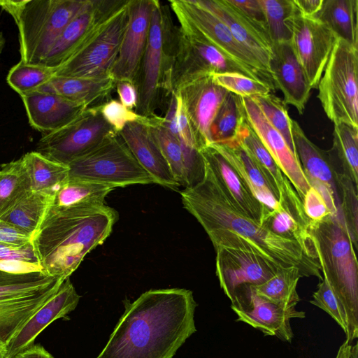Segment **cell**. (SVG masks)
<instances>
[{
	"label": "cell",
	"mask_w": 358,
	"mask_h": 358,
	"mask_svg": "<svg viewBox=\"0 0 358 358\" xmlns=\"http://www.w3.org/2000/svg\"><path fill=\"white\" fill-rule=\"evenodd\" d=\"M204 164L201 181L180 194L183 207L200 223L215 248L252 253L264 260L275 272L294 266L302 277L323 280L315 250L274 233L240 212L205 160Z\"/></svg>",
	"instance_id": "6da1fadb"
},
{
	"label": "cell",
	"mask_w": 358,
	"mask_h": 358,
	"mask_svg": "<svg viewBox=\"0 0 358 358\" xmlns=\"http://www.w3.org/2000/svg\"><path fill=\"white\" fill-rule=\"evenodd\" d=\"M124 311L96 358H173L196 331L197 306L192 291L150 289L135 301H124Z\"/></svg>",
	"instance_id": "7a4b0ae2"
},
{
	"label": "cell",
	"mask_w": 358,
	"mask_h": 358,
	"mask_svg": "<svg viewBox=\"0 0 358 358\" xmlns=\"http://www.w3.org/2000/svg\"><path fill=\"white\" fill-rule=\"evenodd\" d=\"M117 217L106 205L67 208L50 205L31 237L43 272L69 278L84 257L108 237Z\"/></svg>",
	"instance_id": "3957f363"
},
{
	"label": "cell",
	"mask_w": 358,
	"mask_h": 358,
	"mask_svg": "<svg viewBox=\"0 0 358 358\" xmlns=\"http://www.w3.org/2000/svg\"><path fill=\"white\" fill-rule=\"evenodd\" d=\"M310 235L324 280L343 306L347 317L345 343L358 337V269L355 247L343 223L329 215L310 220Z\"/></svg>",
	"instance_id": "277c9868"
},
{
	"label": "cell",
	"mask_w": 358,
	"mask_h": 358,
	"mask_svg": "<svg viewBox=\"0 0 358 358\" xmlns=\"http://www.w3.org/2000/svg\"><path fill=\"white\" fill-rule=\"evenodd\" d=\"M178 27L169 7L153 0L149 36L137 82L138 103L134 111L144 117L155 111L165 96H171V71Z\"/></svg>",
	"instance_id": "5b68a950"
},
{
	"label": "cell",
	"mask_w": 358,
	"mask_h": 358,
	"mask_svg": "<svg viewBox=\"0 0 358 358\" xmlns=\"http://www.w3.org/2000/svg\"><path fill=\"white\" fill-rule=\"evenodd\" d=\"M87 0H26L14 20L21 61L42 65L52 45Z\"/></svg>",
	"instance_id": "8992f818"
},
{
	"label": "cell",
	"mask_w": 358,
	"mask_h": 358,
	"mask_svg": "<svg viewBox=\"0 0 358 358\" xmlns=\"http://www.w3.org/2000/svg\"><path fill=\"white\" fill-rule=\"evenodd\" d=\"M317 88V98L334 124L358 127V48L336 38Z\"/></svg>",
	"instance_id": "52a82bcc"
},
{
	"label": "cell",
	"mask_w": 358,
	"mask_h": 358,
	"mask_svg": "<svg viewBox=\"0 0 358 358\" xmlns=\"http://www.w3.org/2000/svg\"><path fill=\"white\" fill-rule=\"evenodd\" d=\"M65 279L43 272L0 271V340L7 344Z\"/></svg>",
	"instance_id": "ba28073f"
},
{
	"label": "cell",
	"mask_w": 358,
	"mask_h": 358,
	"mask_svg": "<svg viewBox=\"0 0 358 358\" xmlns=\"http://www.w3.org/2000/svg\"><path fill=\"white\" fill-rule=\"evenodd\" d=\"M68 166L69 179L90 181L114 188L155 183L117 132Z\"/></svg>",
	"instance_id": "9c48e42d"
},
{
	"label": "cell",
	"mask_w": 358,
	"mask_h": 358,
	"mask_svg": "<svg viewBox=\"0 0 358 358\" xmlns=\"http://www.w3.org/2000/svg\"><path fill=\"white\" fill-rule=\"evenodd\" d=\"M128 2L103 22L78 51L55 69V76L101 79L111 76L128 22Z\"/></svg>",
	"instance_id": "30bf717a"
},
{
	"label": "cell",
	"mask_w": 358,
	"mask_h": 358,
	"mask_svg": "<svg viewBox=\"0 0 358 358\" xmlns=\"http://www.w3.org/2000/svg\"><path fill=\"white\" fill-rule=\"evenodd\" d=\"M225 73H238L267 83L261 76L233 59L202 36L186 33L178 26L171 78L172 92L199 78Z\"/></svg>",
	"instance_id": "8fae6325"
},
{
	"label": "cell",
	"mask_w": 358,
	"mask_h": 358,
	"mask_svg": "<svg viewBox=\"0 0 358 358\" xmlns=\"http://www.w3.org/2000/svg\"><path fill=\"white\" fill-rule=\"evenodd\" d=\"M115 132L102 117L98 106L87 108L62 128L43 134L36 151L68 166Z\"/></svg>",
	"instance_id": "7c38bea8"
},
{
	"label": "cell",
	"mask_w": 358,
	"mask_h": 358,
	"mask_svg": "<svg viewBox=\"0 0 358 358\" xmlns=\"http://www.w3.org/2000/svg\"><path fill=\"white\" fill-rule=\"evenodd\" d=\"M169 4L183 31L202 36L233 59L261 76L273 89L271 77L221 20L195 0H171Z\"/></svg>",
	"instance_id": "4fadbf2b"
},
{
	"label": "cell",
	"mask_w": 358,
	"mask_h": 358,
	"mask_svg": "<svg viewBox=\"0 0 358 358\" xmlns=\"http://www.w3.org/2000/svg\"><path fill=\"white\" fill-rule=\"evenodd\" d=\"M287 24L292 33L291 45L309 85L311 89L317 88L336 36L325 24L298 10L287 20Z\"/></svg>",
	"instance_id": "5bb4252c"
},
{
	"label": "cell",
	"mask_w": 358,
	"mask_h": 358,
	"mask_svg": "<svg viewBox=\"0 0 358 358\" xmlns=\"http://www.w3.org/2000/svg\"><path fill=\"white\" fill-rule=\"evenodd\" d=\"M231 302V308L238 316L236 321L248 324L265 336L287 342H291L294 336L291 319L306 317L304 312L296 310V306L276 304L257 296L250 285L238 289Z\"/></svg>",
	"instance_id": "9a60e30c"
},
{
	"label": "cell",
	"mask_w": 358,
	"mask_h": 358,
	"mask_svg": "<svg viewBox=\"0 0 358 358\" xmlns=\"http://www.w3.org/2000/svg\"><path fill=\"white\" fill-rule=\"evenodd\" d=\"M235 137L257 163L282 209L307 230L310 220L304 212L302 201L247 121L244 113Z\"/></svg>",
	"instance_id": "2e32d148"
},
{
	"label": "cell",
	"mask_w": 358,
	"mask_h": 358,
	"mask_svg": "<svg viewBox=\"0 0 358 358\" xmlns=\"http://www.w3.org/2000/svg\"><path fill=\"white\" fill-rule=\"evenodd\" d=\"M127 0H87L57 37L42 65L57 69L78 51L99 26Z\"/></svg>",
	"instance_id": "e0dca14e"
},
{
	"label": "cell",
	"mask_w": 358,
	"mask_h": 358,
	"mask_svg": "<svg viewBox=\"0 0 358 358\" xmlns=\"http://www.w3.org/2000/svg\"><path fill=\"white\" fill-rule=\"evenodd\" d=\"M153 0H129L128 22L111 71L115 82L126 80L137 87L150 27Z\"/></svg>",
	"instance_id": "ac0fdd59"
},
{
	"label": "cell",
	"mask_w": 358,
	"mask_h": 358,
	"mask_svg": "<svg viewBox=\"0 0 358 358\" xmlns=\"http://www.w3.org/2000/svg\"><path fill=\"white\" fill-rule=\"evenodd\" d=\"M292 131L297 157L310 187L322 196L331 215L343 221L336 169L329 152L314 144L294 120Z\"/></svg>",
	"instance_id": "d6986e66"
},
{
	"label": "cell",
	"mask_w": 358,
	"mask_h": 358,
	"mask_svg": "<svg viewBox=\"0 0 358 358\" xmlns=\"http://www.w3.org/2000/svg\"><path fill=\"white\" fill-rule=\"evenodd\" d=\"M189 119L199 150L212 144L211 123L227 93L211 75L190 82L176 92Z\"/></svg>",
	"instance_id": "ffe728a7"
},
{
	"label": "cell",
	"mask_w": 358,
	"mask_h": 358,
	"mask_svg": "<svg viewBox=\"0 0 358 358\" xmlns=\"http://www.w3.org/2000/svg\"><path fill=\"white\" fill-rule=\"evenodd\" d=\"M241 99L247 121L303 201L310 185L296 155L292 151L280 133L268 122L251 98L241 96Z\"/></svg>",
	"instance_id": "44dd1931"
},
{
	"label": "cell",
	"mask_w": 358,
	"mask_h": 358,
	"mask_svg": "<svg viewBox=\"0 0 358 358\" xmlns=\"http://www.w3.org/2000/svg\"><path fill=\"white\" fill-rule=\"evenodd\" d=\"M215 250L216 275L230 301L240 288L262 284L276 273L264 260L252 253L223 247Z\"/></svg>",
	"instance_id": "7402d4cb"
},
{
	"label": "cell",
	"mask_w": 358,
	"mask_h": 358,
	"mask_svg": "<svg viewBox=\"0 0 358 358\" xmlns=\"http://www.w3.org/2000/svg\"><path fill=\"white\" fill-rule=\"evenodd\" d=\"M195 1L221 20L234 37L255 56L271 77L269 62L272 55V43L264 29L247 17L228 0Z\"/></svg>",
	"instance_id": "603a6c76"
},
{
	"label": "cell",
	"mask_w": 358,
	"mask_h": 358,
	"mask_svg": "<svg viewBox=\"0 0 358 358\" xmlns=\"http://www.w3.org/2000/svg\"><path fill=\"white\" fill-rule=\"evenodd\" d=\"M80 296L69 278H66L57 293L44 303L6 344V358H14L34 345L36 337L56 320L68 318L75 310Z\"/></svg>",
	"instance_id": "cb8c5ba5"
},
{
	"label": "cell",
	"mask_w": 358,
	"mask_h": 358,
	"mask_svg": "<svg viewBox=\"0 0 358 358\" xmlns=\"http://www.w3.org/2000/svg\"><path fill=\"white\" fill-rule=\"evenodd\" d=\"M269 69L273 87L282 92L284 102L303 114L311 87L290 41L272 45Z\"/></svg>",
	"instance_id": "d4e9b609"
},
{
	"label": "cell",
	"mask_w": 358,
	"mask_h": 358,
	"mask_svg": "<svg viewBox=\"0 0 358 358\" xmlns=\"http://www.w3.org/2000/svg\"><path fill=\"white\" fill-rule=\"evenodd\" d=\"M140 165L150 175L155 183L173 190L180 185L156 142L147 117L128 123L119 133Z\"/></svg>",
	"instance_id": "484cf974"
},
{
	"label": "cell",
	"mask_w": 358,
	"mask_h": 358,
	"mask_svg": "<svg viewBox=\"0 0 358 358\" xmlns=\"http://www.w3.org/2000/svg\"><path fill=\"white\" fill-rule=\"evenodd\" d=\"M31 127L43 134L66 126L87 107L58 94L34 91L20 96Z\"/></svg>",
	"instance_id": "4316f807"
},
{
	"label": "cell",
	"mask_w": 358,
	"mask_h": 358,
	"mask_svg": "<svg viewBox=\"0 0 358 358\" xmlns=\"http://www.w3.org/2000/svg\"><path fill=\"white\" fill-rule=\"evenodd\" d=\"M199 151L217 176L233 205L243 214L262 224L271 209L255 196L232 166L212 145Z\"/></svg>",
	"instance_id": "83f0119b"
},
{
	"label": "cell",
	"mask_w": 358,
	"mask_h": 358,
	"mask_svg": "<svg viewBox=\"0 0 358 358\" xmlns=\"http://www.w3.org/2000/svg\"><path fill=\"white\" fill-rule=\"evenodd\" d=\"M210 145L224 157L259 201L275 212L284 211L257 163L236 137Z\"/></svg>",
	"instance_id": "f1b7e54d"
},
{
	"label": "cell",
	"mask_w": 358,
	"mask_h": 358,
	"mask_svg": "<svg viewBox=\"0 0 358 358\" xmlns=\"http://www.w3.org/2000/svg\"><path fill=\"white\" fill-rule=\"evenodd\" d=\"M115 87V81L111 76L101 79L54 76L38 90L93 108L109 100Z\"/></svg>",
	"instance_id": "f546056e"
},
{
	"label": "cell",
	"mask_w": 358,
	"mask_h": 358,
	"mask_svg": "<svg viewBox=\"0 0 358 358\" xmlns=\"http://www.w3.org/2000/svg\"><path fill=\"white\" fill-rule=\"evenodd\" d=\"M21 159L31 191L55 195L69 180V166L50 159L36 150L26 153Z\"/></svg>",
	"instance_id": "4dcf8cb0"
},
{
	"label": "cell",
	"mask_w": 358,
	"mask_h": 358,
	"mask_svg": "<svg viewBox=\"0 0 358 358\" xmlns=\"http://www.w3.org/2000/svg\"><path fill=\"white\" fill-rule=\"evenodd\" d=\"M314 18L339 38L358 48V0H324Z\"/></svg>",
	"instance_id": "1f68e13d"
},
{
	"label": "cell",
	"mask_w": 358,
	"mask_h": 358,
	"mask_svg": "<svg viewBox=\"0 0 358 358\" xmlns=\"http://www.w3.org/2000/svg\"><path fill=\"white\" fill-rule=\"evenodd\" d=\"M114 189L101 183L69 179L54 195L50 206L58 208L102 206Z\"/></svg>",
	"instance_id": "d6a6232c"
},
{
	"label": "cell",
	"mask_w": 358,
	"mask_h": 358,
	"mask_svg": "<svg viewBox=\"0 0 358 358\" xmlns=\"http://www.w3.org/2000/svg\"><path fill=\"white\" fill-rule=\"evenodd\" d=\"M54 195L30 191L0 219L8 222L31 237L40 225Z\"/></svg>",
	"instance_id": "836d02e7"
},
{
	"label": "cell",
	"mask_w": 358,
	"mask_h": 358,
	"mask_svg": "<svg viewBox=\"0 0 358 358\" xmlns=\"http://www.w3.org/2000/svg\"><path fill=\"white\" fill-rule=\"evenodd\" d=\"M334 165H338L342 173L357 187L358 127L339 123L334 124L333 145L328 151Z\"/></svg>",
	"instance_id": "e575fe53"
},
{
	"label": "cell",
	"mask_w": 358,
	"mask_h": 358,
	"mask_svg": "<svg viewBox=\"0 0 358 358\" xmlns=\"http://www.w3.org/2000/svg\"><path fill=\"white\" fill-rule=\"evenodd\" d=\"M301 273L292 266L278 270L268 280L257 286H252L255 293L272 303L283 306H296L300 298L296 287Z\"/></svg>",
	"instance_id": "d590c367"
},
{
	"label": "cell",
	"mask_w": 358,
	"mask_h": 358,
	"mask_svg": "<svg viewBox=\"0 0 358 358\" xmlns=\"http://www.w3.org/2000/svg\"><path fill=\"white\" fill-rule=\"evenodd\" d=\"M151 132L165 158L172 175L180 186L188 187V177L182 147L178 138L162 124V117L157 115L147 117Z\"/></svg>",
	"instance_id": "8d00e7d4"
},
{
	"label": "cell",
	"mask_w": 358,
	"mask_h": 358,
	"mask_svg": "<svg viewBox=\"0 0 358 358\" xmlns=\"http://www.w3.org/2000/svg\"><path fill=\"white\" fill-rule=\"evenodd\" d=\"M30 191V180L21 158L1 164L0 217Z\"/></svg>",
	"instance_id": "74e56055"
},
{
	"label": "cell",
	"mask_w": 358,
	"mask_h": 358,
	"mask_svg": "<svg viewBox=\"0 0 358 358\" xmlns=\"http://www.w3.org/2000/svg\"><path fill=\"white\" fill-rule=\"evenodd\" d=\"M243 117L241 96L229 92L210 125L212 144L235 138Z\"/></svg>",
	"instance_id": "f35d334b"
},
{
	"label": "cell",
	"mask_w": 358,
	"mask_h": 358,
	"mask_svg": "<svg viewBox=\"0 0 358 358\" xmlns=\"http://www.w3.org/2000/svg\"><path fill=\"white\" fill-rule=\"evenodd\" d=\"M263 9L267 34L272 45L291 40V30L287 20L297 9L293 0H259Z\"/></svg>",
	"instance_id": "ab89813d"
},
{
	"label": "cell",
	"mask_w": 358,
	"mask_h": 358,
	"mask_svg": "<svg viewBox=\"0 0 358 358\" xmlns=\"http://www.w3.org/2000/svg\"><path fill=\"white\" fill-rule=\"evenodd\" d=\"M55 69L20 60L9 70L6 82L22 96L38 90L55 76Z\"/></svg>",
	"instance_id": "60d3db41"
},
{
	"label": "cell",
	"mask_w": 358,
	"mask_h": 358,
	"mask_svg": "<svg viewBox=\"0 0 358 358\" xmlns=\"http://www.w3.org/2000/svg\"><path fill=\"white\" fill-rule=\"evenodd\" d=\"M251 99L268 122L280 133L292 151L296 155L292 131V119L288 115L284 101L271 93Z\"/></svg>",
	"instance_id": "b9f144b4"
},
{
	"label": "cell",
	"mask_w": 358,
	"mask_h": 358,
	"mask_svg": "<svg viewBox=\"0 0 358 358\" xmlns=\"http://www.w3.org/2000/svg\"><path fill=\"white\" fill-rule=\"evenodd\" d=\"M336 181L338 189L343 222L357 249L358 241L357 187L349 177L336 169Z\"/></svg>",
	"instance_id": "7bdbcfd3"
},
{
	"label": "cell",
	"mask_w": 358,
	"mask_h": 358,
	"mask_svg": "<svg viewBox=\"0 0 358 358\" xmlns=\"http://www.w3.org/2000/svg\"><path fill=\"white\" fill-rule=\"evenodd\" d=\"M0 271L11 273L43 272L31 243L14 246L0 243Z\"/></svg>",
	"instance_id": "ee69618b"
},
{
	"label": "cell",
	"mask_w": 358,
	"mask_h": 358,
	"mask_svg": "<svg viewBox=\"0 0 358 358\" xmlns=\"http://www.w3.org/2000/svg\"><path fill=\"white\" fill-rule=\"evenodd\" d=\"M211 76L217 85L241 97L264 96L273 90L264 81L238 73H216Z\"/></svg>",
	"instance_id": "f6af8a7d"
},
{
	"label": "cell",
	"mask_w": 358,
	"mask_h": 358,
	"mask_svg": "<svg viewBox=\"0 0 358 358\" xmlns=\"http://www.w3.org/2000/svg\"><path fill=\"white\" fill-rule=\"evenodd\" d=\"M310 303L328 313L346 334L348 325L345 310L325 280L320 282Z\"/></svg>",
	"instance_id": "bcb514c9"
},
{
	"label": "cell",
	"mask_w": 358,
	"mask_h": 358,
	"mask_svg": "<svg viewBox=\"0 0 358 358\" xmlns=\"http://www.w3.org/2000/svg\"><path fill=\"white\" fill-rule=\"evenodd\" d=\"M98 107L103 119L117 133H120L128 123L142 117L115 99H109Z\"/></svg>",
	"instance_id": "7dc6e473"
},
{
	"label": "cell",
	"mask_w": 358,
	"mask_h": 358,
	"mask_svg": "<svg viewBox=\"0 0 358 358\" xmlns=\"http://www.w3.org/2000/svg\"><path fill=\"white\" fill-rule=\"evenodd\" d=\"M302 202L304 212L310 220H320L331 215L322 196L312 187L306 192Z\"/></svg>",
	"instance_id": "c3c4849f"
},
{
	"label": "cell",
	"mask_w": 358,
	"mask_h": 358,
	"mask_svg": "<svg viewBox=\"0 0 358 358\" xmlns=\"http://www.w3.org/2000/svg\"><path fill=\"white\" fill-rule=\"evenodd\" d=\"M0 243L14 246H22L31 243V236L0 219Z\"/></svg>",
	"instance_id": "681fc988"
},
{
	"label": "cell",
	"mask_w": 358,
	"mask_h": 358,
	"mask_svg": "<svg viewBox=\"0 0 358 358\" xmlns=\"http://www.w3.org/2000/svg\"><path fill=\"white\" fill-rule=\"evenodd\" d=\"M228 1L266 31L264 12L259 0H228Z\"/></svg>",
	"instance_id": "f907efd6"
},
{
	"label": "cell",
	"mask_w": 358,
	"mask_h": 358,
	"mask_svg": "<svg viewBox=\"0 0 358 358\" xmlns=\"http://www.w3.org/2000/svg\"><path fill=\"white\" fill-rule=\"evenodd\" d=\"M176 94L178 97V137H179L189 147L197 149L199 150L196 144L189 119L182 106L179 96L177 93Z\"/></svg>",
	"instance_id": "816d5d0a"
},
{
	"label": "cell",
	"mask_w": 358,
	"mask_h": 358,
	"mask_svg": "<svg viewBox=\"0 0 358 358\" xmlns=\"http://www.w3.org/2000/svg\"><path fill=\"white\" fill-rule=\"evenodd\" d=\"M115 88L121 103L130 110L136 109L138 103L136 86L131 82L120 80L115 82Z\"/></svg>",
	"instance_id": "f5cc1de1"
},
{
	"label": "cell",
	"mask_w": 358,
	"mask_h": 358,
	"mask_svg": "<svg viewBox=\"0 0 358 358\" xmlns=\"http://www.w3.org/2000/svg\"><path fill=\"white\" fill-rule=\"evenodd\" d=\"M298 13L308 17H314L321 10L324 0H293Z\"/></svg>",
	"instance_id": "db71d44e"
},
{
	"label": "cell",
	"mask_w": 358,
	"mask_h": 358,
	"mask_svg": "<svg viewBox=\"0 0 358 358\" xmlns=\"http://www.w3.org/2000/svg\"><path fill=\"white\" fill-rule=\"evenodd\" d=\"M14 358H54V357L43 346L37 344L21 352Z\"/></svg>",
	"instance_id": "11a10c76"
},
{
	"label": "cell",
	"mask_w": 358,
	"mask_h": 358,
	"mask_svg": "<svg viewBox=\"0 0 358 358\" xmlns=\"http://www.w3.org/2000/svg\"><path fill=\"white\" fill-rule=\"evenodd\" d=\"M352 346L344 343L341 346L336 358H349Z\"/></svg>",
	"instance_id": "9f6ffc18"
},
{
	"label": "cell",
	"mask_w": 358,
	"mask_h": 358,
	"mask_svg": "<svg viewBox=\"0 0 358 358\" xmlns=\"http://www.w3.org/2000/svg\"><path fill=\"white\" fill-rule=\"evenodd\" d=\"M6 344L0 340V358H6Z\"/></svg>",
	"instance_id": "6f0895ef"
},
{
	"label": "cell",
	"mask_w": 358,
	"mask_h": 358,
	"mask_svg": "<svg viewBox=\"0 0 358 358\" xmlns=\"http://www.w3.org/2000/svg\"><path fill=\"white\" fill-rule=\"evenodd\" d=\"M357 355H358V345H357V343H355V344L354 345H352L351 348L349 358H357Z\"/></svg>",
	"instance_id": "680465c9"
},
{
	"label": "cell",
	"mask_w": 358,
	"mask_h": 358,
	"mask_svg": "<svg viewBox=\"0 0 358 358\" xmlns=\"http://www.w3.org/2000/svg\"><path fill=\"white\" fill-rule=\"evenodd\" d=\"M6 44V39L3 35V33L0 31V54L2 52Z\"/></svg>",
	"instance_id": "91938a15"
}]
</instances>
